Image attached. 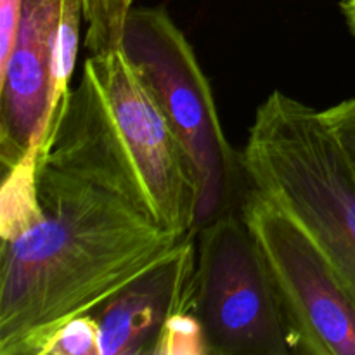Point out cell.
<instances>
[{
  "label": "cell",
  "mask_w": 355,
  "mask_h": 355,
  "mask_svg": "<svg viewBox=\"0 0 355 355\" xmlns=\"http://www.w3.org/2000/svg\"><path fill=\"white\" fill-rule=\"evenodd\" d=\"M40 217L2 241L0 355H40L180 239L113 191L38 162Z\"/></svg>",
  "instance_id": "obj_1"
},
{
  "label": "cell",
  "mask_w": 355,
  "mask_h": 355,
  "mask_svg": "<svg viewBox=\"0 0 355 355\" xmlns=\"http://www.w3.org/2000/svg\"><path fill=\"white\" fill-rule=\"evenodd\" d=\"M38 162L113 191L179 238L196 232V173L121 47L85 59Z\"/></svg>",
  "instance_id": "obj_2"
},
{
  "label": "cell",
  "mask_w": 355,
  "mask_h": 355,
  "mask_svg": "<svg viewBox=\"0 0 355 355\" xmlns=\"http://www.w3.org/2000/svg\"><path fill=\"white\" fill-rule=\"evenodd\" d=\"M241 156L248 186L311 234L355 302V163L321 110L274 90Z\"/></svg>",
  "instance_id": "obj_3"
},
{
  "label": "cell",
  "mask_w": 355,
  "mask_h": 355,
  "mask_svg": "<svg viewBox=\"0 0 355 355\" xmlns=\"http://www.w3.org/2000/svg\"><path fill=\"white\" fill-rule=\"evenodd\" d=\"M121 49L148 83L196 173V232L222 215L241 211L250 189L243 156L225 137L210 82L184 31L163 7H134Z\"/></svg>",
  "instance_id": "obj_4"
},
{
  "label": "cell",
  "mask_w": 355,
  "mask_h": 355,
  "mask_svg": "<svg viewBox=\"0 0 355 355\" xmlns=\"http://www.w3.org/2000/svg\"><path fill=\"white\" fill-rule=\"evenodd\" d=\"M193 312L210 355L302 354L269 266L241 211L198 231Z\"/></svg>",
  "instance_id": "obj_5"
},
{
  "label": "cell",
  "mask_w": 355,
  "mask_h": 355,
  "mask_svg": "<svg viewBox=\"0 0 355 355\" xmlns=\"http://www.w3.org/2000/svg\"><path fill=\"white\" fill-rule=\"evenodd\" d=\"M241 215L269 266L302 354L355 355V302L311 234L253 187Z\"/></svg>",
  "instance_id": "obj_6"
},
{
  "label": "cell",
  "mask_w": 355,
  "mask_h": 355,
  "mask_svg": "<svg viewBox=\"0 0 355 355\" xmlns=\"http://www.w3.org/2000/svg\"><path fill=\"white\" fill-rule=\"evenodd\" d=\"M71 0H21L9 58L0 66V162L3 170L40 151L51 118V69Z\"/></svg>",
  "instance_id": "obj_7"
},
{
  "label": "cell",
  "mask_w": 355,
  "mask_h": 355,
  "mask_svg": "<svg viewBox=\"0 0 355 355\" xmlns=\"http://www.w3.org/2000/svg\"><path fill=\"white\" fill-rule=\"evenodd\" d=\"M196 243L180 239L165 257L90 314L99 326L101 355H153L173 314L193 309Z\"/></svg>",
  "instance_id": "obj_8"
},
{
  "label": "cell",
  "mask_w": 355,
  "mask_h": 355,
  "mask_svg": "<svg viewBox=\"0 0 355 355\" xmlns=\"http://www.w3.org/2000/svg\"><path fill=\"white\" fill-rule=\"evenodd\" d=\"M38 151L28 153L19 163L3 170L0 189V236L10 239L40 217L37 191Z\"/></svg>",
  "instance_id": "obj_9"
},
{
  "label": "cell",
  "mask_w": 355,
  "mask_h": 355,
  "mask_svg": "<svg viewBox=\"0 0 355 355\" xmlns=\"http://www.w3.org/2000/svg\"><path fill=\"white\" fill-rule=\"evenodd\" d=\"M82 3L87 51L103 54L120 49L134 0H82Z\"/></svg>",
  "instance_id": "obj_10"
},
{
  "label": "cell",
  "mask_w": 355,
  "mask_h": 355,
  "mask_svg": "<svg viewBox=\"0 0 355 355\" xmlns=\"http://www.w3.org/2000/svg\"><path fill=\"white\" fill-rule=\"evenodd\" d=\"M153 355H210L203 326L193 309H186L168 319Z\"/></svg>",
  "instance_id": "obj_11"
},
{
  "label": "cell",
  "mask_w": 355,
  "mask_h": 355,
  "mask_svg": "<svg viewBox=\"0 0 355 355\" xmlns=\"http://www.w3.org/2000/svg\"><path fill=\"white\" fill-rule=\"evenodd\" d=\"M40 355H101L96 318L92 314L78 315L62 324Z\"/></svg>",
  "instance_id": "obj_12"
},
{
  "label": "cell",
  "mask_w": 355,
  "mask_h": 355,
  "mask_svg": "<svg viewBox=\"0 0 355 355\" xmlns=\"http://www.w3.org/2000/svg\"><path fill=\"white\" fill-rule=\"evenodd\" d=\"M321 113L329 130L355 163V96L321 110Z\"/></svg>",
  "instance_id": "obj_13"
},
{
  "label": "cell",
  "mask_w": 355,
  "mask_h": 355,
  "mask_svg": "<svg viewBox=\"0 0 355 355\" xmlns=\"http://www.w3.org/2000/svg\"><path fill=\"white\" fill-rule=\"evenodd\" d=\"M340 9H342V14L345 17V23L349 26L350 33L355 38V0H342L340 2Z\"/></svg>",
  "instance_id": "obj_14"
}]
</instances>
